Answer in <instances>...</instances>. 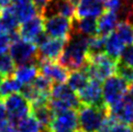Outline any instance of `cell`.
Instances as JSON below:
<instances>
[{"label": "cell", "mask_w": 133, "mask_h": 132, "mask_svg": "<svg viewBox=\"0 0 133 132\" xmlns=\"http://www.w3.org/2000/svg\"><path fill=\"white\" fill-rule=\"evenodd\" d=\"M89 37L73 32L57 62L66 69H82L88 63Z\"/></svg>", "instance_id": "obj_1"}, {"label": "cell", "mask_w": 133, "mask_h": 132, "mask_svg": "<svg viewBox=\"0 0 133 132\" xmlns=\"http://www.w3.org/2000/svg\"><path fill=\"white\" fill-rule=\"evenodd\" d=\"M52 16H62L73 20L76 16V7L67 0H50L43 18Z\"/></svg>", "instance_id": "obj_14"}, {"label": "cell", "mask_w": 133, "mask_h": 132, "mask_svg": "<svg viewBox=\"0 0 133 132\" xmlns=\"http://www.w3.org/2000/svg\"><path fill=\"white\" fill-rule=\"evenodd\" d=\"M118 62L133 68V44L125 46L122 52V54L120 55V57H119Z\"/></svg>", "instance_id": "obj_31"}, {"label": "cell", "mask_w": 133, "mask_h": 132, "mask_svg": "<svg viewBox=\"0 0 133 132\" xmlns=\"http://www.w3.org/2000/svg\"><path fill=\"white\" fill-rule=\"evenodd\" d=\"M128 1H130V2H133V0H128Z\"/></svg>", "instance_id": "obj_44"}, {"label": "cell", "mask_w": 133, "mask_h": 132, "mask_svg": "<svg viewBox=\"0 0 133 132\" xmlns=\"http://www.w3.org/2000/svg\"><path fill=\"white\" fill-rule=\"evenodd\" d=\"M116 73L119 77L124 79V81L128 82L130 85L133 84V68L132 67H129V66L118 62Z\"/></svg>", "instance_id": "obj_30"}, {"label": "cell", "mask_w": 133, "mask_h": 132, "mask_svg": "<svg viewBox=\"0 0 133 132\" xmlns=\"http://www.w3.org/2000/svg\"><path fill=\"white\" fill-rule=\"evenodd\" d=\"M13 3H24V2H31V0H12Z\"/></svg>", "instance_id": "obj_40"}, {"label": "cell", "mask_w": 133, "mask_h": 132, "mask_svg": "<svg viewBox=\"0 0 133 132\" xmlns=\"http://www.w3.org/2000/svg\"><path fill=\"white\" fill-rule=\"evenodd\" d=\"M11 9L15 16L17 17L19 22H25L36 16V10L32 2L24 3H13L11 4Z\"/></svg>", "instance_id": "obj_23"}, {"label": "cell", "mask_w": 133, "mask_h": 132, "mask_svg": "<svg viewBox=\"0 0 133 132\" xmlns=\"http://www.w3.org/2000/svg\"><path fill=\"white\" fill-rule=\"evenodd\" d=\"M10 56L18 66L37 64V46L32 42L19 40L10 45Z\"/></svg>", "instance_id": "obj_5"}, {"label": "cell", "mask_w": 133, "mask_h": 132, "mask_svg": "<svg viewBox=\"0 0 133 132\" xmlns=\"http://www.w3.org/2000/svg\"><path fill=\"white\" fill-rule=\"evenodd\" d=\"M47 129L50 132H77L79 129L77 110H68L56 115Z\"/></svg>", "instance_id": "obj_8"}, {"label": "cell", "mask_w": 133, "mask_h": 132, "mask_svg": "<svg viewBox=\"0 0 133 132\" xmlns=\"http://www.w3.org/2000/svg\"><path fill=\"white\" fill-rule=\"evenodd\" d=\"M44 19V31L51 39L68 40L73 33V21L62 16H52Z\"/></svg>", "instance_id": "obj_6"}, {"label": "cell", "mask_w": 133, "mask_h": 132, "mask_svg": "<svg viewBox=\"0 0 133 132\" xmlns=\"http://www.w3.org/2000/svg\"><path fill=\"white\" fill-rule=\"evenodd\" d=\"M31 2H32L33 6H34L36 13H39V16L43 17L45 9L47 7V4H49L50 0H31Z\"/></svg>", "instance_id": "obj_32"}, {"label": "cell", "mask_w": 133, "mask_h": 132, "mask_svg": "<svg viewBox=\"0 0 133 132\" xmlns=\"http://www.w3.org/2000/svg\"><path fill=\"white\" fill-rule=\"evenodd\" d=\"M123 100H125V101L130 102V103H133V84H131L129 86V89H128V91H127Z\"/></svg>", "instance_id": "obj_37"}, {"label": "cell", "mask_w": 133, "mask_h": 132, "mask_svg": "<svg viewBox=\"0 0 133 132\" xmlns=\"http://www.w3.org/2000/svg\"><path fill=\"white\" fill-rule=\"evenodd\" d=\"M37 67L41 75H43L55 84H65L69 76L68 69H66L58 62L37 61Z\"/></svg>", "instance_id": "obj_10"}, {"label": "cell", "mask_w": 133, "mask_h": 132, "mask_svg": "<svg viewBox=\"0 0 133 132\" xmlns=\"http://www.w3.org/2000/svg\"><path fill=\"white\" fill-rule=\"evenodd\" d=\"M18 132H42L44 128L33 116L23 118L16 124Z\"/></svg>", "instance_id": "obj_25"}, {"label": "cell", "mask_w": 133, "mask_h": 132, "mask_svg": "<svg viewBox=\"0 0 133 132\" xmlns=\"http://www.w3.org/2000/svg\"><path fill=\"white\" fill-rule=\"evenodd\" d=\"M89 81H90V78L88 76L87 72L84 68H82V69L73 70L69 74L68 79H67V85L74 91L79 93L87 86Z\"/></svg>", "instance_id": "obj_22"}, {"label": "cell", "mask_w": 133, "mask_h": 132, "mask_svg": "<svg viewBox=\"0 0 133 132\" xmlns=\"http://www.w3.org/2000/svg\"><path fill=\"white\" fill-rule=\"evenodd\" d=\"M106 10L102 0H79L76 4L75 18H95L100 17Z\"/></svg>", "instance_id": "obj_13"}, {"label": "cell", "mask_w": 133, "mask_h": 132, "mask_svg": "<svg viewBox=\"0 0 133 132\" xmlns=\"http://www.w3.org/2000/svg\"><path fill=\"white\" fill-rule=\"evenodd\" d=\"M124 45L133 44V25L127 21H121L115 31Z\"/></svg>", "instance_id": "obj_26"}, {"label": "cell", "mask_w": 133, "mask_h": 132, "mask_svg": "<svg viewBox=\"0 0 133 132\" xmlns=\"http://www.w3.org/2000/svg\"><path fill=\"white\" fill-rule=\"evenodd\" d=\"M0 132H18L16 126L10 121H6L2 124H0Z\"/></svg>", "instance_id": "obj_35"}, {"label": "cell", "mask_w": 133, "mask_h": 132, "mask_svg": "<svg viewBox=\"0 0 133 132\" xmlns=\"http://www.w3.org/2000/svg\"><path fill=\"white\" fill-rule=\"evenodd\" d=\"M127 22H129L130 24L133 25V2L131 3V8H130V11H129V15L127 17Z\"/></svg>", "instance_id": "obj_38"}, {"label": "cell", "mask_w": 133, "mask_h": 132, "mask_svg": "<svg viewBox=\"0 0 133 132\" xmlns=\"http://www.w3.org/2000/svg\"><path fill=\"white\" fill-rule=\"evenodd\" d=\"M108 115L119 123L133 124V103L123 100L119 105L108 109Z\"/></svg>", "instance_id": "obj_16"}, {"label": "cell", "mask_w": 133, "mask_h": 132, "mask_svg": "<svg viewBox=\"0 0 133 132\" xmlns=\"http://www.w3.org/2000/svg\"><path fill=\"white\" fill-rule=\"evenodd\" d=\"M50 98L52 99H57V100H62L69 103L74 110H78L82 107L78 96L75 94V91L70 88L68 85L65 84H55L52 87L51 90V96Z\"/></svg>", "instance_id": "obj_15"}, {"label": "cell", "mask_w": 133, "mask_h": 132, "mask_svg": "<svg viewBox=\"0 0 133 132\" xmlns=\"http://www.w3.org/2000/svg\"><path fill=\"white\" fill-rule=\"evenodd\" d=\"M125 45L120 40L116 32L110 33L109 35L106 36V41H104V53L109 55L111 58L118 61L120 55L122 54L123 50H124Z\"/></svg>", "instance_id": "obj_20"}, {"label": "cell", "mask_w": 133, "mask_h": 132, "mask_svg": "<svg viewBox=\"0 0 133 132\" xmlns=\"http://www.w3.org/2000/svg\"><path fill=\"white\" fill-rule=\"evenodd\" d=\"M11 40L7 34H0V54H4L10 49Z\"/></svg>", "instance_id": "obj_33"}, {"label": "cell", "mask_w": 133, "mask_h": 132, "mask_svg": "<svg viewBox=\"0 0 133 132\" xmlns=\"http://www.w3.org/2000/svg\"><path fill=\"white\" fill-rule=\"evenodd\" d=\"M132 132H133V127H132Z\"/></svg>", "instance_id": "obj_46"}, {"label": "cell", "mask_w": 133, "mask_h": 132, "mask_svg": "<svg viewBox=\"0 0 133 132\" xmlns=\"http://www.w3.org/2000/svg\"><path fill=\"white\" fill-rule=\"evenodd\" d=\"M44 33V19L41 16H35L30 20L23 22L19 28V34L22 40L35 43L39 36Z\"/></svg>", "instance_id": "obj_12"}, {"label": "cell", "mask_w": 133, "mask_h": 132, "mask_svg": "<svg viewBox=\"0 0 133 132\" xmlns=\"http://www.w3.org/2000/svg\"><path fill=\"white\" fill-rule=\"evenodd\" d=\"M130 84L118 75H112L103 82L102 85V98L108 109L119 105L123 101L124 96L129 89Z\"/></svg>", "instance_id": "obj_4"}, {"label": "cell", "mask_w": 133, "mask_h": 132, "mask_svg": "<svg viewBox=\"0 0 133 132\" xmlns=\"http://www.w3.org/2000/svg\"><path fill=\"white\" fill-rule=\"evenodd\" d=\"M68 40L50 39L44 44L39 46L37 50V61H52L57 62L59 56L63 53L65 45Z\"/></svg>", "instance_id": "obj_11"}, {"label": "cell", "mask_w": 133, "mask_h": 132, "mask_svg": "<svg viewBox=\"0 0 133 132\" xmlns=\"http://www.w3.org/2000/svg\"><path fill=\"white\" fill-rule=\"evenodd\" d=\"M110 132H132V128H130V126L116 122V123L112 126Z\"/></svg>", "instance_id": "obj_34"}, {"label": "cell", "mask_w": 133, "mask_h": 132, "mask_svg": "<svg viewBox=\"0 0 133 132\" xmlns=\"http://www.w3.org/2000/svg\"><path fill=\"white\" fill-rule=\"evenodd\" d=\"M104 41H106V36H102L99 34L89 37L88 56H94V55L104 53Z\"/></svg>", "instance_id": "obj_28"}, {"label": "cell", "mask_w": 133, "mask_h": 132, "mask_svg": "<svg viewBox=\"0 0 133 132\" xmlns=\"http://www.w3.org/2000/svg\"><path fill=\"white\" fill-rule=\"evenodd\" d=\"M2 78H3V77H1V76H0V84H1V82L3 81V79H2Z\"/></svg>", "instance_id": "obj_43"}, {"label": "cell", "mask_w": 133, "mask_h": 132, "mask_svg": "<svg viewBox=\"0 0 133 132\" xmlns=\"http://www.w3.org/2000/svg\"><path fill=\"white\" fill-rule=\"evenodd\" d=\"M8 120H9V118H8L7 109H6V107H4L3 101L0 99V124H2L3 122H6Z\"/></svg>", "instance_id": "obj_36"}, {"label": "cell", "mask_w": 133, "mask_h": 132, "mask_svg": "<svg viewBox=\"0 0 133 132\" xmlns=\"http://www.w3.org/2000/svg\"><path fill=\"white\" fill-rule=\"evenodd\" d=\"M78 111V127L82 132H98L108 116L107 107L82 106Z\"/></svg>", "instance_id": "obj_3"}, {"label": "cell", "mask_w": 133, "mask_h": 132, "mask_svg": "<svg viewBox=\"0 0 133 132\" xmlns=\"http://www.w3.org/2000/svg\"><path fill=\"white\" fill-rule=\"evenodd\" d=\"M42 132H50V130H49V129H47V128H44V130H43V131H42Z\"/></svg>", "instance_id": "obj_42"}, {"label": "cell", "mask_w": 133, "mask_h": 132, "mask_svg": "<svg viewBox=\"0 0 133 132\" xmlns=\"http://www.w3.org/2000/svg\"><path fill=\"white\" fill-rule=\"evenodd\" d=\"M31 112L32 116L40 122V124L43 128H49L52 120L54 119L55 115L51 110L47 102H37L31 105Z\"/></svg>", "instance_id": "obj_19"}, {"label": "cell", "mask_w": 133, "mask_h": 132, "mask_svg": "<svg viewBox=\"0 0 133 132\" xmlns=\"http://www.w3.org/2000/svg\"><path fill=\"white\" fill-rule=\"evenodd\" d=\"M12 0H0V10H2V9L4 8H7L10 6V3H11Z\"/></svg>", "instance_id": "obj_39"}, {"label": "cell", "mask_w": 133, "mask_h": 132, "mask_svg": "<svg viewBox=\"0 0 133 132\" xmlns=\"http://www.w3.org/2000/svg\"><path fill=\"white\" fill-rule=\"evenodd\" d=\"M23 85L17 81L15 77H7L0 84V99H6L7 97L21 91Z\"/></svg>", "instance_id": "obj_24"}, {"label": "cell", "mask_w": 133, "mask_h": 132, "mask_svg": "<svg viewBox=\"0 0 133 132\" xmlns=\"http://www.w3.org/2000/svg\"><path fill=\"white\" fill-rule=\"evenodd\" d=\"M67 1H69L70 3H73V4H74V6L76 7V4H77V3L79 2V0H67Z\"/></svg>", "instance_id": "obj_41"}, {"label": "cell", "mask_w": 133, "mask_h": 132, "mask_svg": "<svg viewBox=\"0 0 133 132\" xmlns=\"http://www.w3.org/2000/svg\"><path fill=\"white\" fill-rule=\"evenodd\" d=\"M3 103L8 112L9 121L15 126L31 112V103L19 93L7 97Z\"/></svg>", "instance_id": "obj_7"}, {"label": "cell", "mask_w": 133, "mask_h": 132, "mask_svg": "<svg viewBox=\"0 0 133 132\" xmlns=\"http://www.w3.org/2000/svg\"><path fill=\"white\" fill-rule=\"evenodd\" d=\"M73 32L91 37L98 34V20L95 18H74Z\"/></svg>", "instance_id": "obj_17"}, {"label": "cell", "mask_w": 133, "mask_h": 132, "mask_svg": "<svg viewBox=\"0 0 133 132\" xmlns=\"http://www.w3.org/2000/svg\"><path fill=\"white\" fill-rule=\"evenodd\" d=\"M77 96L82 106L106 107L102 98L101 83L94 81V79H90L88 85L77 94Z\"/></svg>", "instance_id": "obj_9"}, {"label": "cell", "mask_w": 133, "mask_h": 132, "mask_svg": "<svg viewBox=\"0 0 133 132\" xmlns=\"http://www.w3.org/2000/svg\"><path fill=\"white\" fill-rule=\"evenodd\" d=\"M0 17H1V10H0Z\"/></svg>", "instance_id": "obj_45"}, {"label": "cell", "mask_w": 133, "mask_h": 132, "mask_svg": "<svg viewBox=\"0 0 133 132\" xmlns=\"http://www.w3.org/2000/svg\"><path fill=\"white\" fill-rule=\"evenodd\" d=\"M16 64L10 54H0V76L3 78L11 77L15 74Z\"/></svg>", "instance_id": "obj_27"}, {"label": "cell", "mask_w": 133, "mask_h": 132, "mask_svg": "<svg viewBox=\"0 0 133 132\" xmlns=\"http://www.w3.org/2000/svg\"><path fill=\"white\" fill-rule=\"evenodd\" d=\"M39 67L37 64H26L22 66H18L15 70L13 77L19 81L22 85L31 84L39 76Z\"/></svg>", "instance_id": "obj_21"}, {"label": "cell", "mask_w": 133, "mask_h": 132, "mask_svg": "<svg viewBox=\"0 0 133 132\" xmlns=\"http://www.w3.org/2000/svg\"><path fill=\"white\" fill-rule=\"evenodd\" d=\"M32 85L34 86L37 90L43 95H50L51 96V90L53 87V83H52L49 78H46L43 75H39L34 81L32 82Z\"/></svg>", "instance_id": "obj_29"}, {"label": "cell", "mask_w": 133, "mask_h": 132, "mask_svg": "<svg viewBox=\"0 0 133 132\" xmlns=\"http://www.w3.org/2000/svg\"><path fill=\"white\" fill-rule=\"evenodd\" d=\"M120 18L118 13L112 11H106L100 16L98 20V34L107 36L110 33L115 32L118 24L120 23Z\"/></svg>", "instance_id": "obj_18"}, {"label": "cell", "mask_w": 133, "mask_h": 132, "mask_svg": "<svg viewBox=\"0 0 133 132\" xmlns=\"http://www.w3.org/2000/svg\"><path fill=\"white\" fill-rule=\"evenodd\" d=\"M118 61L111 58L106 53L88 56V63L84 67L90 79L99 83L104 82L117 70Z\"/></svg>", "instance_id": "obj_2"}]
</instances>
